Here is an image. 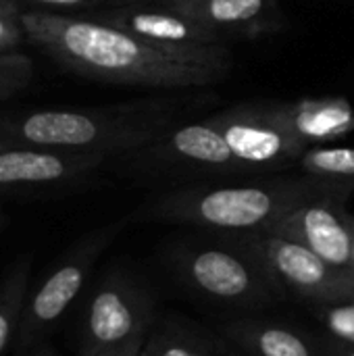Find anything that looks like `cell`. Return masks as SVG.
Segmentation results:
<instances>
[{"label":"cell","mask_w":354,"mask_h":356,"mask_svg":"<svg viewBox=\"0 0 354 356\" xmlns=\"http://www.w3.org/2000/svg\"><path fill=\"white\" fill-rule=\"evenodd\" d=\"M25 38L67 71L136 88L196 90L223 81L234 52L223 46L150 42L98 19L50 10L21 13Z\"/></svg>","instance_id":"cell-1"},{"label":"cell","mask_w":354,"mask_h":356,"mask_svg":"<svg viewBox=\"0 0 354 356\" xmlns=\"http://www.w3.org/2000/svg\"><path fill=\"white\" fill-rule=\"evenodd\" d=\"M354 184L315 175H265L236 184H194L146 200L127 219L192 225L215 234L269 232L296 209L321 200H348Z\"/></svg>","instance_id":"cell-2"},{"label":"cell","mask_w":354,"mask_h":356,"mask_svg":"<svg viewBox=\"0 0 354 356\" xmlns=\"http://www.w3.org/2000/svg\"><path fill=\"white\" fill-rule=\"evenodd\" d=\"M213 92H177L111 106L50 108L0 117V142L113 156L138 150L196 108L213 104Z\"/></svg>","instance_id":"cell-3"},{"label":"cell","mask_w":354,"mask_h":356,"mask_svg":"<svg viewBox=\"0 0 354 356\" xmlns=\"http://www.w3.org/2000/svg\"><path fill=\"white\" fill-rule=\"evenodd\" d=\"M173 277L194 294L232 309H265L284 294L267 271L230 236L217 240H182L167 250Z\"/></svg>","instance_id":"cell-4"},{"label":"cell","mask_w":354,"mask_h":356,"mask_svg":"<svg viewBox=\"0 0 354 356\" xmlns=\"http://www.w3.org/2000/svg\"><path fill=\"white\" fill-rule=\"evenodd\" d=\"M113 167L131 179H225L257 177L230 148L219 129L204 119L177 123L150 144L108 159ZM265 177V175H263Z\"/></svg>","instance_id":"cell-5"},{"label":"cell","mask_w":354,"mask_h":356,"mask_svg":"<svg viewBox=\"0 0 354 356\" xmlns=\"http://www.w3.org/2000/svg\"><path fill=\"white\" fill-rule=\"evenodd\" d=\"M238 242L273 280L284 298H298L315 307L354 300V273L325 263L296 240L269 232L223 234Z\"/></svg>","instance_id":"cell-6"},{"label":"cell","mask_w":354,"mask_h":356,"mask_svg":"<svg viewBox=\"0 0 354 356\" xmlns=\"http://www.w3.org/2000/svg\"><path fill=\"white\" fill-rule=\"evenodd\" d=\"M204 121L257 177L290 169L311 148L294 127L288 102H242Z\"/></svg>","instance_id":"cell-7"},{"label":"cell","mask_w":354,"mask_h":356,"mask_svg":"<svg viewBox=\"0 0 354 356\" xmlns=\"http://www.w3.org/2000/svg\"><path fill=\"white\" fill-rule=\"evenodd\" d=\"M154 321V294L134 275L115 271L98 286L88 305L81 330V356L148 336Z\"/></svg>","instance_id":"cell-8"},{"label":"cell","mask_w":354,"mask_h":356,"mask_svg":"<svg viewBox=\"0 0 354 356\" xmlns=\"http://www.w3.org/2000/svg\"><path fill=\"white\" fill-rule=\"evenodd\" d=\"M127 223L129 219L125 217L79 240V244L65 257V261L38 288V292L29 298V302H25L21 323L17 330L19 344L25 346V344L35 342L48 327H52L63 317V313L71 307V302L81 292L96 259L121 234V229Z\"/></svg>","instance_id":"cell-9"},{"label":"cell","mask_w":354,"mask_h":356,"mask_svg":"<svg viewBox=\"0 0 354 356\" xmlns=\"http://www.w3.org/2000/svg\"><path fill=\"white\" fill-rule=\"evenodd\" d=\"M108 154L0 142V194L58 188L106 167Z\"/></svg>","instance_id":"cell-10"},{"label":"cell","mask_w":354,"mask_h":356,"mask_svg":"<svg viewBox=\"0 0 354 356\" xmlns=\"http://www.w3.org/2000/svg\"><path fill=\"white\" fill-rule=\"evenodd\" d=\"M269 234L296 240L332 267L354 273V215L344 200H313L275 223Z\"/></svg>","instance_id":"cell-11"},{"label":"cell","mask_w":354,"mask_h":356,"mask_svg":"<svg viewBox=\"0 0 354 356\" xmlns=\"http://www.w3.org/2000/svg\"><path fill=\"white\" fill-rule=\"evenodd\" d=\"M94 19L161 44L223 46L232 42L221 31L161 4H119L96 13Z\"/></svg>","instance_id":"cell-12"},{"label":"cell","mask_w":354,"mask_h":356,"mask_svg":"<svg viewBox=\"0 0 354 356\" xmlns=\"http://www.w3.org/2000/svg\"><path fill=\"white\" fill-rule=\"evenodd\" d=\"M165 8L188 15L230 40H250L282 27L277 0H161Z\"/></svg>","instance_id":"cell-13"},{"label":"cell","mask_w":354,"mask_h":356,"mask_svg":"<svg viewBox=\"0 0 354 356\" xmlns=\"http://www.w3.org/2000/svg\"><path fill=\"white\" fill-rule=\"evenodd\" d=\"M221 336L244 356H323L319 338L269 319H232L221 325Z\"/></svg>","instance_id":"cell-14"},{"label":"cell","mask_w":354,"mask_h":356,"mask_svg":"<svg viewBox=\"0 0 354 356\" xmlns=\"http://www.w3.org/2000/svg\"><path fill=\"white\" fill-rule=\"evenodd\" d=\"M140 356H244L221 334L182 315L156 317Z\"/></svg>","instance_id":"cell-15"},{"label":"cell","mask_w":354,"mask_h":356,"mask_svg":"<svg viewBox=\"0 0 354 356\" xmlns=\"http://www.w3.org/2000/svg\"><path fill=\"white\" fill-rule=\"evenodd\" d=\"M288 104L294 127L311 148L344 138L354 129V104L348 98H300Z\"/></svg>","instance_id":"cell-16"},{"label":"cell","mask_w":354,"mask_h":356,"mask_svg":"<svg viewBox=\"0 0 354 356\" xmlns=\"http://www.w3.org/2000/svg\"><path fill=\"white\" fill-rule=\"evenodd\" d=\"M29 282V261H21L0 288V356L19 330Z\"/></svg>","instance_id":"cell-17"},{"label":"cell","mask_w":354,"mask_h":356,"mask_svg":"<svg viewBox=\"0 0 354 356\" xmlns=\"http://www.w3.org/2000/svg\"><path fill=\"white\" fill-rule=\"evenodd\" d=\"M296 167L307 175L354 184V148L315 146L298 159Z\"/></svg>","instance_id":"cell-18"},{"label":"cell","mask_w":354,"mask_h":356,"mask_svg":"<svg viewBox=\"0 0 354 356\" xmlns=\"http://www.w3.org/2000/svg\"><path fill=\"white\" fill-rule=\"evenodd\" d=\"M31 58L19 50L0 54V102L25 90L31 81Z\"/></svg>","instance_id":"cell-19"},{"label":"cell","mask_w":354,"mask_h":356,"mask_svg":"<svg viewBox=\"0 0 354 356\" xmlns=\"http://www.w3.org/2000/svg\"><path fill=\"white\" fill-rule=\"evenodd\" d=\"M317 315L330 336L354 344V300L317 307Z\"/></svg>","instance_id":"cell-20"},{"label":"cell","mask_w":354,"mask_h":356,"mask_svg":"<svg viewBox=\"0 0 354 356\" xmlns=\"http://www.w3.org/2000/svg\"><path fill=\"white\" fill-rule=\"evenodd\" d=\"M23 38H25V29L21 23V13L0 8V54L15 50Z\"/></svg>","instance_id":"cell-21"},{"label":"cell","mask_w":354,"mask_h":356,"mask_svg":"<svg viewBox=\"0 0 354 356\" xmlns=\"http://www.w3.org/2000/svg\"><path fill=\"white\" fill-rule=\"evenodd\" d=\"M144 340H146V336H138V338H134L129 342L104 348V350H100V353H96V355L92 356H140L142 346H144Z\"/></svg>","instance_id":"cell-22"},{"label":"cell","mask_w":354,"mask_h":356,"mask_svg":"<svg viewBox=\"0 0 354 356\" xmlns=\"http://www.w3.org/2000/svg\"><path fill=\"white\" fill-rule=\"evenodd\" d=\"M319 344L323 356H354V344L351 342H342L334 336H319Z\"/></svg>","instance_id":"cell-23"},{"label":"cell","mask_w":354,"mask_h":356,"mask_svg":"<svg viewBox=\"0 0 354 356\" xmlns=\"http://www.w3.org/2000/svg\"><path fill=\"white\" fill-rule=\"evenodd\" d=\"M40 6H52V8H96L108 0H25Z\"/></svg>","instance_id":"cell-24"},{"label":"cell","mask_w":354,"mask_h":356,"mask_svg":"<svg viewBox=\"0 0 354 356\" xmlns=\"http://www.w3.org/2000/svg\"><path fill=\"white\" fill-rule=\"evenodd\" d=\"M161 0H119V4H159Z\"/></svg>","instance_id":"cell-25"},{"label":"cell","mask_w":354,"mask_h":356,"mask_svg":"<svg viewBox=\"0 0 354 356\" xmlns=\"http://www.w3.org/2000/svg\"><path fill=\"white\" fill-rule=\"evenodd\" d=\"M0 8H6V10H19L15 0H0Z\"/></svg>","instance_id":"cell-26"},{"label":"cell","mask_w":354,"mask_h":356,"mask_svg":"<svg viewBox=\"0 0 354 356\" xmlns=\"http://www.w3.org/2000/svg\"><path fill=\"white\" fill-rule=\"evenodd\" d=\"M4 223H6V217H4V215L0 213V229H2V225H4Z\"/></svg>","instance_id":"cell-27"}]
</instances>
